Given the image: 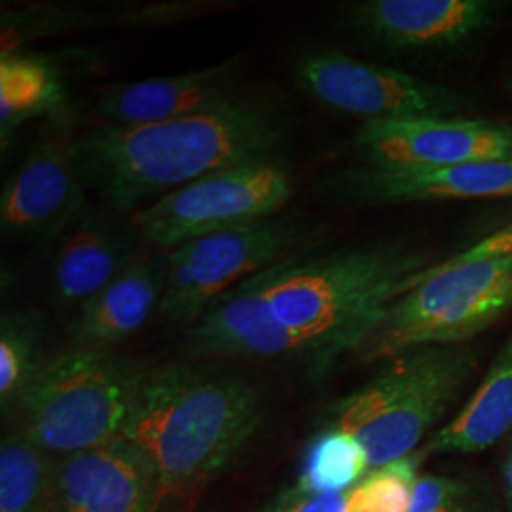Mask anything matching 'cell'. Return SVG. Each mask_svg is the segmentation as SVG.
<instances>
[{
	"label": "cell",
	"instance_id": "ffe728a7",
	"mask_svg": "<svg viewBox=\"0 0 512 512\" xmlns=\"http://www.w3.org/2000/svg\"><path fill=\"white\" fill-rule=\"evenodd\" d=\"M63 103V84L54 63L33 54L0 59V131L6 145L23 124L54 114Z\"/></svg>",
	"mask_w": 512,
	"mask_h": 512
},
{
	"label": "cell",
	"instance_id": "52a82bcc",
	"mask_svg": "<svg viewBox=\"0 0 512 512\" xmlns=\"http://www.w3.org/2000/svg\"><path fill=\"white\" fill-rule=\"evenodd\" d=\"M294 188L293 165L281 152L186 184L137 211L131 226L141 241L169 251L192 239L281 215Z\"/></svg>",
	"mask_w": 512,
	"mask_h": 512
},
{
	"label": "cell",
	"instance_id": "30bf717a",
	"mask_svg": "<svg viewBox=\"0 0 512 512\" xmlns=\"http://www.w3.org/2000/svg\"><path fill=\"white\" fill-rule=\"evenodd\" d=\"M69 133L37 143L6 181L0 196V224L6 234L33 241H57L90 207L86 184L74 169Z\"/></svg>",
	"mask_w": 512,
	"mask_h": 512
},
{
	"label": "cell",
	"instance_id": "484cf974",
	"mask_svg": "<svg viewBox=\"0 0 512 512\" xmlns=\"http://www.w3.org/2000/svg\"><path fill=\"white\" fill-rule=\"evenodd\" d=\"M264 512H346V494H311L294 484L277 495Z\"/></svg>",
	"mask_w": 512,
	"mask_h": 512
},
{
	"label": "cell",
	"instance_id": "44dd1931",
	"mask_svg": "<svg viewBox=\"0 0 512 512\" xmlns=\"http://www.w3.org/2000/svg\"><path fill=\"white\" fill-rule=\"evenodd\" d=\"M55 467L50 452L25 433L0 444V512H48Z\"/></svg>",
	"mask_w": 512,
	"mask_h": 512
},
{
	"label": "cell",
	"instance_id": "cb8c5ba5",
	"mask_svg": "<svg viewBox=\"0 0 512 512\" xmlns=\"http://www.w3.org/2000/svg\"><path fill=\"white\" fill-rule=\"evenodd\" d=\"M427 452L370 469L346 494V512H408Z\"/></svg>",
	"mask_w": 512,
	"mask_h": 512
},
{
	"label": "cell",
	"instance_id": "2e32d148",
	"mask_svg": "<svg viewBox=\"0 0 512 512\" xmlns=\"http://www.w3.org/2000/svg\"><path fill=\"white\" fill-rule=\"evenodd\" d=\"M241 73V59L232 57L202 71L110 86L101 95L95 116L110 126H145L196 116L243 95Z\"/></svg>",
	"mask_w": 512,
	"mask_h": 512
},
{
	"label": "cell",
	"instance_id": "7402d4cb",
	"mask_svg": "<svg viewBox=\"0 0 512 512\" xmlns=\"http://www.w3.org/2000/svg\"><path fill=\"white\" fill-rule=\"evenodd\" d=\"M361 442L336 427H323L310 440L296 486L311 494H348L368 473Z\"/></svg>",
	"mask_w": 512,
	"mask_h": 512
},
{
	"label": "cell",
	"instance_id": "9a60e30c",
	"mask_svg": "<svg viewBox=\"0 0 512 512\" xmlns=\"http://www.w3.org/2000/svg\"><path fill=\"white\" fill-rule=\"evenodd\" d=\"M501 8L494 0H366L349 8L348 23L387 50H439L486 31Z\"/></svg>",
	"mask_w": 512,
	"mask_h": 512
},
{
	"label": "cell",
	"instance_id": "83f0119b",
	"mask_svg": "<svg viewBox=\"0 0 512 512\" xmlns=\"http://www.w3.org/2000/svg\"><path fill=\"white\" fill-rule=\"evenodd\" d=\"M501 475H503V486H505V495H507V501L512 507V448L511 452L507 454V458L503 461V467H501Z\"/></svg>",
	"mask_w": 512,
	"mask_h": 512
},
{
	"label": "cell",
	"instance_id": "f1b7e54d",
	"mask_svg": "<svg viewBox=\"0 0 512 512\" xmlns=\"http://www.w3.org/2000/svg\"><path fill=\"white\" fill-rule=\"evenodd\" d=\"M509 92H512V76L509 78Z\"/></svg>",
	"mask_w": 512,
	"mask_h": 512
},
{
	"label": "cell",
	"instance_id": "ac0fdd59",
	"mask_svg": "<svg viewBox=\"0 0 512 512\" xmlns=\"http://www.w3.org/2000/svg\"><path fill=\"white\" fill-rule=\"evenodd\" d=\"M165 285V255L135 256L122 274L76 311L73 334L78 346L112 348L131 338L160 311Z\"/></svg>",
	"mask_w": 512,
	"mask_h": 512
},
{
	"label": "cell",
	"instance_id": "603a6c76",
	"mask_svg": "<svg viewBox=\"0 0 512 512\" xmlns=\"http://www.w3.org/2000/svg\"><path fill=\"white\" fill-rule=\"evenodd\" d=\"M44 321L37 311L6 313L0 321V401L18 403L19 395L46 361Z\"/></svg>",
	"mask_w": 512,
	"mask_h": 512
},
{
	"label": "cell",
	"instance_id": "8fae6325",
	"mask_svg": "<svg viewBox=\"0 0 512 512\" xmlns=\"http://www.w3.org/2000/svg\"><path fill=\"white\" fill-rule=\"evenodd\" d=\"M355 147L363 164L461 165L512 160V128L488 120L416 118L366 122Z\"/></svg>",
	"mask_w": 512,
	"mask_h": 512
},
{
	"label": "cell",
	"instance_id": "5bb4252c",
	"mask_svg": "<svg viewBox=\"0 0 512 512\" xmlns=\"http://www.w3.org/2000/svg\"><path fill=\"white\" fill-rule=\"evenodd\" d=\"M186 349L194 357H232L308 366L323 374L313 349L279 325L262 298L256 275L238 283L203 311L190 327Z\"/></svg>",
	"mask_w": 512,
	"mask_h": 512
},
{
	"label": "cell",
	"instance_id": "7a4b0ae2",
	"mask_svg": "<svg viewBox=\"0 0 512 512\" xmlns=\"http://www.w3.org/2000/svg\"><path fill=\"white\" fill-rule=\"evenodd\" d=\"M260 420V393L245 376L167 363L148 368L122 437L154 463L164 495H184L224 471Z\"/></svg>",
	"mask_w": 512,
	"mask_h": 512
},
{
	"label": "cell",
	"instance_id": "6da1fadb",
	"mask_svg": "<svg viewBox=\"0 0 512 512\" xmlns=\"http://www.w3.org/2000/svg\"><path fill=\"white\" fill-rule=\"evenodd\" d=\"M291 128L281 97L245 92L179 120L97 126L74 137L71 158L86 188L118 213H137L215 171L281 154Z\"/></svg>",
	"mask_w": 512,
	"mask_h": 512
},
{
	"label": "cell",
	"instance_id": "e0dca14e",
	"mask_svg": "<svg viewBox=\"0 0 512 512\" xmlns=\"http://www.w3.org/2000/svg\"><path fill=\"white\" fill-rule=\"evenodd\" d=\"M133 226L88 211L57 239L52 258V300L59 310H80L137 256Z\"/></svg>",
	"mask_w": 512,
	"mask_h": 512
},
{
	"label": "cell",
	"instance_id": "3957f363",
	"mask_svg": "<svg viewBox=\"0 0 512 512\" xmlns=\"http://www.w3.org/2000/svg\"><path fill=\"white\" fill-rule=\"evenodd\" d=\"M425 268V253L397 241L294 255L256 274V281L275 321L298 334L327 372L336 359L365 346Z\"/></svg>",
	"mask_w": 512,
	"mask_h": 512
},
{
	"label": "cell",
	"instance_id": "5b68a950",
	"mask_svg": "<svg viewBox=\"0 0 512 512\" xmlns=\"http://www.w3.org/2000/svg\"><path fill=\"white\" fill-rule=\"evenodd\" d=\"M147 372L112 348L55 353L19 395L21 433L65 458L120 439Z\"/></svg>",
	"mask_w": 512,
	"mask_h": 512
},
{
	"label": "cell",
	"instance_id": "277c9868",
	"mask_svg": "<svg viewBox=\"0 0 512 512\" xmlns=\"http://www.w3.org/2000/svg\"><path fill=\"white\" fill-rule=\"evenodd\" d=\"M476 363L463 344L408 349L336 404L325 425L359 440L370 469L406 458L456 404Z\"/></svg>",
	"mask_w": 512,
	"mask_h": 512
},
{
	"label": "cell",
	"instance_id": "d6986e66",
	"mask_svg": "<svg viewBox=\"0 0 512 512\" xmlns=\"http://www.w3.org/2000/svg\"><path fill=\"white\" fill-rule=\"evenodd\" d=\"M512 429V334L473 397L431 437L425 452L478 454Z\"/></svg>",
	"mask_w": 512,
	"mask_h": 512
},
{
	"label": "cell",
	"instance_id": "d4e9b609",
	"mask_svg": "<svg viewBox=\"0 0 512 512\" xmlns=\"http://www.w3.org/2000/svg\"><path fill=\"white\" fill-rule=\"evenodd\" d=\"M471 490L458 478L423 475L418 478L408 512H469Z\"/></svg>",
	"mask_w": 512,
	"mask_h": 512
},
{
	"label": "cell",
	"instance_id": "8992f818",
	"mask_svg": "<svg viewBox=\"0 0 512 512\" xmlns=\"http://www.w3.org/2000/svg\"><path fill=\"white\" fill-rule=\"evenodd\" d=\"M512 310V255L433 264L412 277L359 349L365 361L421 346H459Z\"/></svg>",
	"mask_w": 512,
	"mask_h": 512
},
{
	"label": "cell",
	"instance_id": "ba28073f",
	"mask_svg": "<svg viewBox=\"0 0 512 512\" xmlns=\"http://www.w3.org/2000/svg\"><path fill=\"white\" fill-rule=\"evenodd\" d=\"M311 234L310 220L283 213L169 249L158 313L169 323L192 327L220 294L296 255Z\"/></svg>",
	"mask_w": 512,
	"mask_h": 512
},
{
	"label": "cell",
	"instance_id": "7c38bea8",
	"mask_svg": "<svg viewBox=\"0 0 512 512\" xmlns=\"http://www.w3.org/2000/svg\"><path fill=\"white\" fill-rule=\"evenodd\" d=\"M325 190L359 205L512 196V160L461 165L363 164L330 175Z\"/></svg>",
	"mask_w": 512,
	"mask_h": 512
},
{
	"label": "cell",
	"instance_id": "4316f807",
	"mask_svg": "<svg viewBox=\"0 0 512 512\" xmlns=\"http://www.w3.org/2000/svg\"><path fill=\"white\" fill-rule=\"evenodd\" d=\"M512 255V222L505 228L497 230L490 238L482 239L476 243L475 247L452 256L446 260L448 264H469V262H478V260H488L495 256Z\"/></svg>",
	"mask_w": 512,
	"mask_h": 512
},
{
	"label": "cell",
	"instance_id": "9c48e42d",
	"mask_svg": "<svg viewBox=\"0 0 512 512\" xmlns=\"http://www.w3.org/2000/svg\"><path fill=\"white\" fill-rule=\"evenodd\" d=\"M293 76L313 101L366 122L446 118L465 105L452 88L334 50L300 55Z\"/></svg>",
	"mask_w": 512,
	"mask_h": 512
},
{
	"label": "cell",
	"instance_id": "4fadbf2b",
	"mask_svg": "<svg viewBox=\"0 0 512 512\" xmlns=\"http://www.w3.org/2000/svg\"><path fill=\"white\" fill-rule=\"evenodd\" d=\"M162 480L147 454L120 437L55 467L48 512H154Z\"/></svg>",
	"mask_w": 512,
	"mask_h": 512
}]
</instances>
